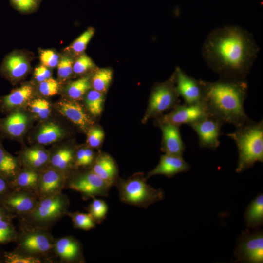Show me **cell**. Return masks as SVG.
I'll return each instance as SVG.
<instances>
[{"label": "cell", "instance_id": "34", "mask_svg": "<svg viewBox=\"0 0 263 263\" xmlns=\"http://www.w3.org/2000/svg\"><path fill=\"white\" fill-rule=\"evenodd\" d=\"M67 215L71 218L75 228L89 230L95 227L96 223L89 213L68 212Z\"/></svg>", "mask_w": 263, "mask_h": 263}, {"label": "cell", "instance_id": "10", "mask_svg": "<svg viewBox=\"0 0 263 263\" xmlns=\"http://www.w3.org/2000/svg\"><path fill=\"white\" fill-rule=\"evenodd\" d=\"M224 124L218 119L207 115L188 126L197 133L201 148L214 150L220 145L219 137L223 134L221 128Z\"/></svg>", "mask_w": 263, "mask_h": 263}, {"label": "cell", "instance_id": "25", "mask_svg": "<svg viewBox=\"0 0 263 263\" xmlns=\"http://www.w3.org/2000/svg\"><path fill=\"white\" fill-rule=\"evenodd\" d=\"M245 223L247 227L258 229L263 224V195L260 193L247 206L244 214Z\"/></svg>", "mask_w": 263, "mask_h": 263}, {"label": "cell", "instance_id": "36", "mask_svg": "<svg viewBox=\"0 0 263 263\" xmlns=\"http://www.w3.org/2000/svg\"><path fill=\"white\" fill-rule=\"evenodd\" d=\"M3 259L6 263H40L43 261L41 258L24 255L15 251L4 252Z\"/></svg>", "mask_w": 263, "mask_h": 263}, {"label": "cell", "instance_id": "3", "mask_svg": "<svg viewBox=\"0 0 263 263\" xmlns=\"http://www.w3.org/2000/svg\"><path fill=\"white\" fill-rule=\"evenodd\" d=\"M227 136L235 143L238 151L236 169L241 173L254 166L256 162H263V120H254L236 127Z\"/></svg>", "mask_w": 263, "mask_h": 263}, {"label": "cell", "instance_id": "17", "mask_svg": "<svg viewBox=\"0 0 263 263\" xmlns=\"http://www.w3.org/2000/svg\"><path fill=\"white\" fill-rule=\"evenodd\" d=\"M190 169V165L182 156L165 153L161 156L158 164L148 173L146 178L158 174L171 178L179 173L187 172Z\"/></svg>", "mask_w": 263, "mask_h": 263}, {"label": "cell", "instance_id": "45", "mask_svg": "<svg viewBox=\"0 0 263 263\" xmlns=\"http://www.w3.org/2000/svg\"><path fill=\"white\" fill-rule=\"evenodd\" d=\"M13 190L10 183L0 175V201Z\"/></svg>", "mask_w": 263, "mask_h": 263}, {"label": "cell", "instance_id": "8", "mask_svg": "<svg viewBox=\"0 0 263 263\" xmlns=\"http://www.w3.org/2000/svg\"><path fill=\"white\" fill-rule=\"evenodd\" d=\"M236 262L262 263L263 262V232L249 229L242 232L238 237L233 252Z\"/></svg>", "mask_w": 263, "mask_h": 263}, {"label": "cell", "instance_id": "30", "mask_svg": "<svg viewBox=\"0 0 263 263\" xmlns=\"http://www.w3.org/2000/svg\"><path fill=\"white\" fill-rule=\"evenodd\" d=\"M85 104L90 113L94 116L99 115L103 109L104 96L102 93L94 89L88 92Z\"/></svg>", "mask_w": 263, "mask_h": 263}, {"label": "cell", "instance_id": "28", "mask_svg": "<svg viewBox=\"0 0 263 263\" xmlns=\"http://www.w3.org/2000/svg\"><path fill=\"white\" fill-rule=\"evenodd\" d=\"M15 217L7 212L0 204V244L15 241L18 233L11 221Z\"/></svg>", "mask_w": 263, "mask_h": 263}, {"label": "cell", "instance_id": "18", "mask_svg": "<svg viewBox=\"0 0 263 263\" xmlns=\"http://www.w3.org/2000/svg\"><path fill=\"white\" fill-rule=\"evenodd\" d=\"M159 126L162 133V151L166 154L182 156L186 146L181 136L180 126L163 123Z\"/></svg>", "mask_w": 263, "mask_h": 263}, {"label": "cell", "instance_id": "43", "mask_svg": "<svg viewBox=\"0 0 263 263\" xmlns=\"http://www.w3.org/2000/svg\"><path fill=\"white\" fill-rule=\"evenodd\" d=\"M94 65L92 60L83 54L73 63V72L76 74H81L92 68Z\"/></svg>", "mask_w": 263, "mask_h": 263}, {"label": "cell", "instance_id": "39", "mask_svg": "<svg viewBox=\"0 0 263 263\" xmlns=\"http://www.w3.org/2000/svg\"><path fill=\"white\" fill-rule=\"evenodd\" d=\"M59 89L58 82L51 77L40 82L38 86L39 93L45 96H52L56 94Z\"/></svg>", "mask_w": 263, "mask_h": 263}, {"label": "cell", "instance_id": "21", "mask_svg": "<svg viewBox=\"0 0 263 263\" xmlns=\"http://www.w3.org/2000/svg\"><path fill=\"white\" fill-rule=\"evenodd\" d=\"M57 108L62 115L83 129L93 123L78 103L64 100L57 103Z\"/></svg>", "mask_w": 263, "mask_h": 263}, {"label": "cell", "instance_id": "26", "mask_svg": "<svg viewBox=\"0 0 263 263\" xmlns=\"http://www.w3.org/2000/svg\"><path fill=\"white\" fill-rule=\"evenodd\" d=\"M40 171L26 168L19 170L13 181L11 183L13 189L35 191L37 187Z\"/></svg>", "mask_w": 263, "mask_h": 263}, {"label": "cell", "instance_id": "9", "mask_svg": "<svg viewBox=\"0 0 263 263\" xmlns=\"http://www.w3.org/2000/svg\"><path fill=\"white\" fill-rule=\"evenodd\" d=\"M66 187L79 192L84 200L107 197L111 187L91 169L67 179Z\"/></svg>", "mask_w": 263, "mask_h": 263}, {"label": "cell", "instance_id": "6", "mask_svg": "<svg viewBox=\"0 0 263 263\" xmlns=\"http://www.w3.org/2000/svg\"><path fill=\"white\" fill-rule=\"evenodd\" d=\"M55 240L48 229L21 228L15 240L14 251L42 259L53 252Z\"/></svg>", "mask_w": 263, "mask_h": 263}, {"label": "cell", "instance_id": "31", "mask_svg": "<svg viewBox=\"0 0 263 263\" xmlns=\"http://www.w3.org/2000/svg\"><path fill=\"white\" fill-rule=\"evenodd\" d=\"M113 72L109 68H102L97 70L92 78L94 89L101 93L108 89L112 79Z\"/></svg>", "mask_w": 263, "mask_h": 263}, {"label": "cell", "instance_id": "22", "mask_svg": "<svg viewBox=\"0 0 263 263\" xmlns=\"http://www.w3.org/2000/svg\"><path fill=\"white\" fill-rule=\"evenodd\" d=\"M34 89L30 84H24L0 97V110L9 111L20 107L31 98Z\"/></svg>", "mask_w": 263, "mask_h": 263}, {"label": "cell", "instance_id": "29", "mask_svg": "<svg viewBox=\"0 0 263 263\" xmlns=\"http://www.w3.org/2000/svg\"><path fill=\"white\" fill-rule=\"evenodd\" d=\"M63 135L64 131L59 125L54 122H48L38 130L36 140L40 144L46 145L57 141Z\"/></svg>", "mask_w": 263, "mask_h": 263}, {"label": "cell", "instance_id": "7", "mask_svg": "<svg viewBox=\"0 0 263 263\" xmlns=\"http://www.w3.org/2000/svg\"><path fill=\"white\" fill-rule=\"evenodd\" d=\"M174 75L168 81L156 85L153 89L143 121L157 116L163 112L179 104V96L174 85Z\"/></svg>", "mask_w": 263, "mask_h": 263}, {"label": "cell", "instance_id": "19", "mask_svg": "<svg viewBox=\"0 0 263 263\" xmlns=\"http://www.w3.org/2000/svg\"><path fill=\"white\" fill-rule=\"evenodd\" d=\"M28 123V117L24 113L14 111L0 119V133L11 138L20 137L26 129Z\"/></svg>", "mask_w": 263, "mask_h": 263}, {"label": "cell", "instance_id": "5", "mask_svg": "<svg viewBox=\"0 0 263 263\" xmlns=\"http://www.w3.org/2000/svg\"><path fill=\"white\" fill-rule=\"evenodd\" d=\"M142 174H136L126 180L118 178L114 186L121 202L139 207L147 208L150 205L164 198L161 188L156 189L147 183Z\"/></svg>", "mask_w": 263, "mask_h": 263}, {"label": "cell", "instance_id": "40", "mask_svg": "<svg viewBox=\"0 0 263 263\" xmlns=\"http://www.w3.org/2000/svg\"><path fill=\"white\" fill-rule=\"evenodd\" d=\"M39 58L42 65L50 68L56 67L60 60L58 54L51 49L41 50Z\"/></svg>", "mask_w": 263, "mask_h": 263}, {"label": "cell", "instance_id": "27", "mask_svg": "<svg viewBox=\"0 0 263 263\" xmlns=\"http://www.w3.org/2000/svg\"><path fill=\"white\" fill-rule=\"evenodd\" d=\"M19 160L6 151L0 142V175L10 184L19 171Z\"/></svg>", "mask_w": 263, "mask_h": 263}, {"label": "cell", "instance_id": "44", "mask_svg": "<svg viewBox=\"0 0 263 263\" xmlns=\"http://www.w3.org/2000/svg\"><path fill=\"white\" fill-rule=\"evenodd\" d=\"M51 72L49 68L41 65L36 67L34 71V77L38 82H41L51 77Z\"/></svg>", "mask_w": 263, "mask_h": 263}, {"label": "cell", "instance_id": "1", "mask_svg": "<svg viewBox=\"0 0 263 263\" xmlns=\"http://www.w3.org/2000/svg\"><path fill=\"white\" fill-rule=\"evenodd\" d=\"M259 51L250 33L230 25L213 29L203 44L202 54L207 66L220 78L245 79Z\"/></svg>", "mask_w": 263, "mask_h": 263}, {"label": "cell", "instance_id": "33", "mask_svg": "<svg viewBox=\"0 0 263 263\" xmlns=\"http://www.w3.org/2000/svg\"><path fill=\"white\" fill-rule=\"evenodd\" d=\"M95 222L101 223L106 218L108 207L103 200L93 198L91 203L86 208Z\"/></svg>", "mask_w": 263, "mask_h": 263}, {"label": "cell", "instance_id": "42", "mask_svg": "<svg viewBox=\"0 0 263 263\" xmlns=\"http://www.w3.org/2000/svg\"><path fill=\"white\" fill-rule=\"evenodd\" d=\"M104 137L103 130L98 127H94L88 132L87 141L90 147L98 148L101 145Z\"/></svg>", "mask_w": 263, "mask_h": 263}, {"label": "cell", "instance_id": "16", "mask_svg": "<svg viewBox=\"0 0 263 263\" xmlns=\"http://www.w3.org/2000/svg\"><path fill=\"white\" fill-rule=\"evenodd\" d=\"M53 252L64 262H85L81 244L72 236L55 239Z\"/></svg>", "mask_w": 263, "mask_h": 263}, {"label": "cell", "instance_id": "24", "mask_svg": "<svg viewBox=\"0 0 263 263\" xmlns=\"http://www.w3.org/2000/svg\"><path fill=\"white\" fill-rule=\"evenodd\" d=\"M50 154L45 150L34 147L26 150L20 160L26 168L40 171L49 165Z\"/></svg>", "mask_w": 263, "mask_h": 263}, {"label": "cell", "instance_id": "14", "mask_svg": "<svg viewBox=\"0 0 263 263\" xmlns=\"http://www.w3.org/2000/svg\"><path fill=\"white\" fill-rule=\"evenodd\" d=\"M67 178L60 172L49 166L40 171L35 194L40 200L62 192L66 187Z\"/></svg>", "mask_w": 263, "mask_h": 263}, {"label": "cell", "instance_id": "20", "mask_svg": "<svg viewBox=\"0 0 263 263\" xmlns=\"http://www.w3.org/2000/svg\"><path fill=\"white\" fill-rule=\"evenodd\" d=\"M91 170L112 187L118 178V169L113 159L109 154L102 153L97 156Z\"/></svg>", "mask_w": 263, "mask_h": 263}, {"label": "cell", "instance_id": "32", "mask_svg": "<svg viewBox=\"0 0 263 263\" xmlns=\"http://www.w3.org/2000/svg\"><path fill=\"white\" fill-rule=\"evenodd\" d=\"M91 87L88 77H84L71 82L67 88L69 96L73 99H78L88 91Z\"/></svg>", "mask_w": 263, "mask_h": 263}, {"label": "cell", "instance_id": "38", "mask_svg": "<svg viewBox=\"0 0 263 263\" xmlns=\"http://www.w3.org/2000/svg\"><path fill=\"white\" fill-rule=\"evenodd\" d=\"M30 108L32 112L41 119L47 118L51 113L49 102L43 98H37L31 101Z\"/></svg>", "mask_w": 263, "mask_h": 263}, {"label": "cell", "instance_id": "15", "mask_svg": "<svg viewBox=\"0 0 263 263\" xmlns=\"http://www.w3.org/2000/svg\"><path fill=\"white\" fill-rule=\"evenodd\" d=\"M30 68V61L27 56L19 51H13L6 55L0 66L2 76L12 83L24 77Z\"/></svg>", "mask_w": 263, "mask_h": 263}, {"label": "cell", "instance_id": "35", "mask_svg": "<svg viewBox=\"0 0 263 263\" xmlns=\"http://www.w3.org/2000/svg\"><path fill=\"white\" fill-rule=\"evenodd\" d=\"M94 33L93 28H89L81 34L66 49L75 54H80L83 52L90 41Z\"/></svg>", "mask_w": 263, "mask_h": 263}, {"label": "cell", "instance_id": "11", "mask_svg": "<svg viewBox=\"0 0 263 263\" xmlns=\"http://www.w3.org/2000/svg\"><path fill=\"white\" fill-rule=\"evenodd\" d=\"M208 115L202 103L195 104H178L169 113L158 116L156 124L170 123L179 126L189 125Z\"/></svg>", "mask_w": 263, "mask_h": 263}, {"label": "cell", "instance_id": "2", "mask_svg": "<svg viewBox=\"0 0 263 263\" xmlns=\"http://www.w3.org/2000/svg\"><path fill=\"white\" fill-rule=\"evenodd\" d=\"M201 82L202 103L208 115L236 128L252 120L246 114L244 106L248 88L245 79L220 78L215 81L201 79Z\"/></svg>", "mask_w": 263, "mask_h": 263}, {"label": "cell", "instance_id": "12", "mask_svg": "<svg viewBox=\"0 0 263 263\" xmlns=\"http://www.w3.org/2000/svg\"><path fill=\"white\" fill-rule=\"evenodd\" d=\"M38 200L33 192L13 189L0 201V204L9 213L19 217L31 212Z\"/></svg>", "mask_w": 263, "mask_h": 263}, {"label": "cell", "instance_id": "23", "mask_svg": "<svg viewBox=\"0 0 263 263\" xmlns=\"http://www.w3.org/2000/svg\"><path fill=\"white\" fill-rule=\"evenodd\" d=\"M75 155L70 148L59 149L50 154L49 166L60 172L67 179L71 169L75 168Z\"/></svg>", "mask_w": 263, "mask_h": 263}, {"label": "cell", "instance_id": "41", "mask_svg": "<svg viewBox=\"0 0 263 263\" xmlns=\"http://www.w3.org/2000/svg\"><path fill=\"white\" fill-rule=\"evenodd\" d=\"M73 61L69 56H64L60 60L57 66L59 77L65 79L73 73Z\"/></svg>", "mask_w": 263, "mask_h": 263}, {"label": "cell", "instance_id": "4", "mask_svg": "<svg viewBox=\"0 0 263 263\" xmlns=\"http://www.w3.org/2000/svg\"><path fill=\"white\" fill-rule=\"evenodd\" d=\"M69 206L68 197L62 192L38 200L31 212L19 217L21 227L48 230L67 214Z\"/></svg>", "mask_w": 263, "mask_h": 263}, {"label": "cell", "instance_id": "13", "mask_svg": "<svg viewBox=\"0 0 263 263\" xmlns=\"http://www.w3.org/2000/svg\"><path fill=\"white\" fill-rule=\"evenodd\" d=\"M176 89L179 96L184 103L195 104L202 103L203 89L201 79H196L188 75L180 67H177L174 73Z\"/></svg>", "mask_w": 263, "mask_h": 263}, {"label": "cell", "instance_id": "37", "mask_svg": "<svg viewBox=\"0 0 263 263\" xmlns=\"http://www.w3.org/2000/svg\"><path fill=\"white\" fill-rule=\"evenodd\" d=\"M10 5L21 13L28 14L36 11L42 0H9Z\"/></svg>", "mask_w": 263, "mask_h": 263}]
</instances>
